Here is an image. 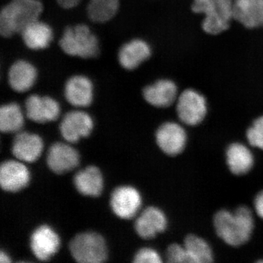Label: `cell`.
<instances>
[{
    "instance_id": "cell-10",
    "label": "cell",
    "mask_w": 263,
    "mask_h": 263,
    "mask_svg": "<svg viewBox=\"0 0 263 263\" xmlns=\"http://www.w3.org/2000/svg\"><path fill=\"white\" fill-rule=\"evenodd\" d=\"M94 127L89 114L81 110H72L65 114L60 126L64 139L69 143H76L81 138L89 136Z\"/></svg>"
},
{
    "instance_id": "cell-28",
    "label": "cell",
    "mask_w": 263,
    "mask_h": 263,
    "mask_svg": "<svg viewBox=\"0 0 263 263\" xmlns=\"http://www.w3.org/2000/svg\"><path fill=\"white\" fill-rule=\"evenodd\" d=\"M166 259L171 263H193L184 245L173 243L167 247Z\"/></svg>"
},
{
    "instance_id": "cell-20",
    "label": "cell",
    "mask_w": 263,
    "mask_h": 263,
    "mask_svg": "<svg viewBox=\"0 0 263 263\" xmlns=\"http://www.w3.org/2000/svg\"><path fill=\"white\" fill-rule=\"evenodd\" d=\"M233 18L247 28L263 27V0H234Z\"/></svg>"
},
{
    "instance_id": "cell-14",
    "label": "cell",
    "mask_w": 263,
    "mask_h": 263,
    "mask_svg": "<svg viewBox=\"0 0 263 263\" xmlns=\"http://www.w3.org/2000/svg\"><path fill=\"white\" fill-rule=\"evenodd\" d=\"M64 93L66 100L70 105L78 108H85L92 103L94 86L86 76H73L66 81Z\"/></svg>"
},
{
    "instance_id": "cell-18",
    "label": "cell",
    "mask_w": 263,
    "mask_h": 263,
    "mask_svg": "<svg viewBox=\"0 0 263 263\" xmlns=\"http://www.w3.org/2000/svg\"><path fill=\"white\" fill-rule=\"evenodd\" d=\"M152 54L149 45L141 39H133L123 45L118 53V60L123 68L133 70L146 61Z\"/></svg>"
},
{
    "instance_id": "cell-29",
    "label": "cell",
    "mask_w": 263,
    "mask_h": 263,
    "mask_svg": "<svg viewBox=\"0 0 263 263\" xmlns=\"http://www.w3.org/2000/svg\"><path fill=\"white\" fill-rule=\"evenodd\" d=\"M133 262L136 263H160L162 262L161 256L157 251L152 248H143L138 251Z\"/></svg>"
},
{
    "instance_id": "cell-24",
    "label": "cell",
    "mask_w": 263,
    "mask_h": 263,
    "mask_svg": "<svg viewBox=\"0 0 263 263\" xmlns=\"http://www.w3.org/2000/svg\"><path fill=\"white\" fill-rule=\"evenodd\" d=\"M183 245L187 250L193 263H210L214 261V253L209 243L195 234L186 235Z\"/></svg>"
},
{
    "instance_id": "cell-17",
    "label": "cell",
    "mask_w": 263,
    "mask_h": 263,
    "mask_svg": "<svg viewBox=\"0 0 263 263\" xmlns=\"http://www.w3.org/2000/svg\"><path fill=\"white\" fill-rule=\"evenodd\" d=\"M143 95L150 105L157 108H167L177 100V86L172 81L162 79L146 86Z\"/></svg>"
},
{
    "instance_id": "cell-31",
    "label": "cell",
    "mask_w": 263,
    "mask_h": 263,
    "mask_svg": "<svg viewBox=\"0 0 263 263\" xmlns=\"http://www.w3.org/2000/svg\"><path fill=\"white\" fill-rule=\"evenodd\" d=\"M57 3L65 9H72L80 4L81 0H57Z\"/></svg>"
},
{
    "instance_id": "cell-15",
    "label": "cell",
    "mask_w": 263,
    "mask_h": 263,
    "mask_svg": "<svg viewBox=\"0 0 263 263\" xmlns=\"http://www.w3.org/2000/svg\"><path fill=\"white\" fill-rule=\"evenodd\" d=\"M167 219L159 208H146L135 223L136 233L143 239H152L167 229Z\"/></svg>"
},
{
    "instance_id": "cell-7",
    "label": "cell",
    "mask_w": 263,
    "mask_h": 263,
    "mask_svg": "<svg viewBox=\"0 0 263 263\" xmlns=\"http://www.w3.org/2000/svg\"><path fill=\"white\" fill-rule=\"evenodd\" d=\"M157 146L168 156H177L182 153L187 143V134L184 128L174 122L164 123L155 134Z\"/></svg>"
},
{
    "instance_id": "cell-19",
    "label": "cell",
    "mask_w": 263,
    "mask_h": 263,
    "mask_svg": "<svg viewBox=\"0 0 263 263\" xmlns=\"http://www.w3.org/2000/svg\"><path fill=\"white\" fill-rule=\"evenodd\" d=\"M37 79V69L27 60L14 62L8 71V84L16 92H26L32 89Z\"/></svg>"
},
{
    "instance_id": "cell-9",
    "label": "cell",
    "mask_w": 263,
    "mask_h": 263,
    "mask_svg": "<svg viewBox=\"0 0 263 263\" xmlns=\"http://www.w3.org/2000/svg\"><path fill=\"white\" fill-rule=\"evenodd\" d=\"M30 249L39 260H49L58 252L60 238L58 234L47 224L37 227L30 236Z\"/></svg>"
},
{
    "instance_id": "cell-3",
    "label": "cell",
    "mask_w": 263,
    "mask_h": 263,
    "mask_svg": "<svg viewBox=\"0 0 263 263\" xmlns=\"http://www.w3.org/2000/svg\"><path fill=\"white\" fill-rule=\"evenodd\" d=\"M234 0H194L193 10L205 15L202 29L208 34H218L229 28L233 18Z\"/></svg>"
},
{
    "instance_id": "cell-5",
    "label": "cell",
    "mask_w": 263,
    "mask_h": 263,
    "mask_svg": "<svg viewBox=\"0 0 263 263\" xmlns=\"http://www.w3.org/2000/svg\"><path fill=\"white\" fill-rule=\"evenodd\" d=\"M70 253L77 262L100 263L108 257V249L102 235L86 232L76 235L70 243Z\"/></svg>"
},
{
    "instance_id": "cell-1",
    "label": "cell",
    "mask_w": 263,
    "mask_h": 263,
    "mask_svg": "<svg viewBox=\"0 0 263 263\" xmlns=\"http://www.w3.org/2000/svg\"><path fill=\"white\" fill-rule=\"evenodd\" d=\"M213 224L218 237L233 247L247 243L254 229L253 214L247 205H240L233 212L219 210L214 216Z\"/></svg>"
},
{
    "instance_id": "cell-11",
    "label": "cell",
    "mask_w": 263,
    "mask_h": 263,
    "mask_svg": "<svg viewBox=\"0 0 263 263\" xmlns=\"http://www.w3.org/2000/svg\"><path fill=\"white\" fill-rule=\"evenodd\" d=\"M60 104L50 97L32 95L26 100V116L32 122H53L60 117Z\"/></svg>"
},
{
    "instance_id": "cell-13",
    "label": "cell",
    "mask_w": 263,
    "mask_h": 263,
    "mask_svg": "<svg viewBox=\"0 0 263 263\" xmlns=\"http://www.w3.org/2000/svg\"><path fill=\"white\" fill-rule=\"evenodd\" d=\"M46 160L51 171L57 174H63L79 165L80 156L70 145L56 143L50 147Z\"/></svg>"
},
{
    "instance_id": "cell-16",
    "label": "cell",
    "mask_w": 263,
    "mask_h": 263,
    "mask_svg": "<svg viewBox=\"0 0 263 263\" xmlns=\"http://www.w3.org/2000/svg\"><path fill=\"white\" fill-rule=\"evenodd\" d=\"M43 149L42 138L27 132L18 133L12 145V153L22 162H34L39 158Z\"/></svg>"
},
{
    "instance_id": "cell-25",
    "label": "cell",
    "mask_w": 263,
    "mask_h": 263,
    "mask_svg": "<svg viewBox=\"0 0 263 263\" xmlns=\"http://www.w3.org/2000/svg\"><path fill=\"white\" fill-rule=\"evenodd\" d=\"M23 111L18 104L3 105L0 108V130L3 133H16L24 126Z\"/></svg>"
},
{
    "instance_id": "cell-8",
    "label": "cell",
    "mask_w": 263,
    "mask_h": 263,
    "mask_svg": "<svg viewBox=\"0 0 263 263\" xmlns=\"http://www.w3.org/2000/svg\"><path fill=\"white\" fill-rule=\"evenodd\" d=\"M141 194L131 186L116 188L110 197V207L116 216L123 219H130L136 215L141 206Z\"/></svg>"
},
{
    "instance_id": "cell-30",
    "label": "cell",
    "mask_w": 263,
    "mask_h": 263,
    "mask_svg": "<svg viewBox=\"0 0 263 263\" xmlns=\"http://www.w3.org/2000/svg\"><path fill=\"white\" fill-rule=\"evenodd\" d=\"M254 208L257 216L263 219V190L259 192L254 197Z\"/></svg>"
},
{
    "instance_id": "cell-12",
    "label": "cell",
    "mask_w": 263,
    "mask_h": 263,
    "mask_svg": "<svg viewBox=\"0 0 263 263\" xmlns=\"http://www.w3.org/2000/svg\"><path fill=\"white\" fill-rule=\"evenodd\" d=\"M30 181L28 168L22 162L8 160L0 167V185L4 191L16 193L25 188Z\"/></svg>"
},
{
    "instance_id": "cell-23",
    "label": "cell",
    "mask_w": 263,
    "mask_h": 263,
    "mask_svg": "<svg viewBox=\"0 0 263 263\" xmlns=\"http://www.w3.org/2000/svg\"><path fill=\"white\" fill-rule=\"evenodd\" d=\"M73 181L76 190L86 196L98 197L103 191V175L95 166H89L78 172Z\"/></svg>"
},
{
    "instance_id": "cell-22",
    "label": "cell",
    "mask_w": 263,
    "mask_h": 263,
    "mask_svg": "<svg viewBox=\"0 0 263 263\" xmlns=\"http://www.w3.org/2000/svg\"><path fill=\"white\" fill-rule=\"evenodd\" d=\"M20 34L25 46L33 51L47 48L53 37L51 27L39 19L29 24Z\"/></svg>"
},
{
    "instance_id": "cell-2",
    "label": "cell",
    "mask_w": 263,
    "mask_h": 263,
    "mask_svg": "<svg viewBox=\"0 0 263 263\" xmlns=\"http://www.w3.org/2000/svg\"><path fill=\"white\" fill-rule=\"evenodd\" d=\"M43 5L40 0H10L0 13V33L10 37L39 19Z\"/></svg>"
},
{
    "instance_id": "cell-26",
    "label": "cell",
    "mask_w": 263,
    "mask_h": 263,
    "mask_svg": "<svg viewBox=\"0 0 263 263\" xmlns=\"http://www.w3.org/2000/svg\"><path fill=\"white\" fill-rule=\"evenodd\" d=\"M119 8V0H89L87 14L95 23H105L114 18Z\"/></svg>"
},
{
    "instance_id": "cell-27",
    "label": "cell",
    "mask_w": 263,
    "mask_h": 263,
    "mask_svg": "<svg viewBox=\"0 0 263 263\" xmlns=\"http://www.w3.org/2000/svg\"><path fill=\"white\" fill-rule=\"evenodd\" d=\"M246 136L250 146L263 150V116L254 121Z\"/></svg>"
},
{
    "instance_id": "cell-21",
    "label": "cell",
    "mask_w": 263,
    "mask_h": 263,
    "mask_svg": "<svg viewBox=\"0 0 263 263\" xmlns=\"http://www.w3.org/2000/svg\"><path fill=\"white\" fill-rule=\"evenodd\" d=\"M226 162L230 172L235 176L248 174L254 164V157L248 146L238 142L231 143L226 152Z\"/></svg>"
},
{
    "instance_id": "cell-4",
    "label": "cell",
    "mask_w": 263,
    "mask_h": 263,
    "mask_svg": "<svg viewBox=\"0 0 263 263\" xmlns=\"http://www.w3.org/2000/svg\"><path fill=\"white\" fill-rule=\"evenodd\" d=\"M59 44L64 53L71 57L91 59L100 53L98 37L86 24L67 27Z\"/></svg>"
},
{
    "instance_id": "cell-6",
    "label": "cell",
    "mask_w": 263,
    "mask_h": 263,
    "mask_svg": "<svg viewBox=\"0 0 263 263\" xmlns=\"http://www.w3.org/2000/svg\"><path fill=\"white\" fill-rule=\"evenodd\" d=\"M176 112L183 124L192 127L198 125L206 117V100L195 90H185L177 99Z\"/></svg>"
},
{
    "instance_id": "cell-32",
    "label": "cell",
    "mask_w": 263,
    "mask_h": 263,
    "mask_svg": "<svg viewBox=\"0 0 263 263\" xmlns=\"http://www.w3.org/2000/svg\"><path fill=\"white\" fill-rule=\"evenodd\" d=\"M10 262H11V260H10V257H8V254L5 253L3 251H1V252H0V262L8 263Z\"/></svg>"
}]
</instances>
